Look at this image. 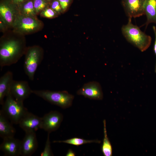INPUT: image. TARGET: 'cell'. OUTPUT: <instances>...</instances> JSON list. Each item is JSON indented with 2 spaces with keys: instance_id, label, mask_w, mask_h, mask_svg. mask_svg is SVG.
<instances>
[{
  "instance_id": "cell-1",
  "label": "cell",
  "mask_w": 156,
  "mask_h": 156,
  "mask_svg": "<svg viewBox=\"0 0 156 156\" xmlns=\"http://www.w3.org/2000/svg\"><path fill=\"white\" fill-rule=\"evenodd\" d=\"M122 34L128 41L141 51L146 50L150 46L151 38L142 31L137 25L132 23L131 18H129L127 23L121 29Z\"/></svg>"
},
{
  "instance_id": "cell-2",
  "label": "cell",
  "mask_w": 156,
  "mask_h": 156,
  "mask_svg": "<svg viewBox=\"0 0 156 156\" xmlns=\"http://www.w3.org/2000/svg\"><path fill=\"white\" fill-rule=\"evenodd\" d=\"M23 52V47L19 41L10 39L3 42L0 48L1 68L17 63Z\"/></svg>"
},
{
  "instance_id": "cell-3",
  "label": "cell",
  "mask_w": 156,
  "mask_h": 156,
  "mask_svg": "<svg viewBox=\"0 0 156 156\" xmlns=\"http://www.w3.org/2000/svg\"><path fill=\"white\" fill-rule=\"evenodd\" d=\"M32 93L63 109L71 107L74 98L73 95L65 90L52 91L48 90H32Z\"/></svg>"
},
{
  "instance_id": "cell-4",
  "label": "cell",
  "mask_w": 156,
  "mask_h": 156,
  "mask_svg": "<svg viewBox=\"0 0 156 156\" xmlns=\"http://www.w3.org/2000/svg\"><path fill=\"white\" fill-rule=\"evenodd\" d=\"M6 97L1 110L12 123L18 124L21 119L28 111L24 106L23 102L16 101L10 92Z\"/></svg>"
},
{
  "instance_id": "cell-5",
  "label": "cell",
  "mask_w": 156,
  "mask_h": 156,
  "mask_svg": "<svg viewBox=\"0 0 156 156\" xmlns=\"http://www.w3.org/2000/svg\"><path fill=\"white\" fill-rule=\"evenodd\" d=\"M41 49L35 47L29 49L26 52L24 63L25 72L31 81L34 79V75L43 59Z\"/></svg>"
},
{
  "instance_id": "cell-6",
  "label": "cell",
  "mask_w": 156,
  "mask_h": 156,
  "mask_svg": "<svg viewBox=\"0 0 156 156\" xmlns=\"http://www.w3.org/2000/svg\"><path fill=\"white\" fill-rule=\"evenodd\" d=\"M63 119L62 114L57 111H51L41 117V129L48 133L57 130Z\"/></svg>"
},
{
  "instance_id": "cell-7",
  "label": "cell",
  "mask_w": 156,
  "mask_h": 156,
  "mask_svg": "<svg viewBox=\"0 0 156 156\" xmlns=\"http://www.w3.org/2000/svg\"><path fill=\"white\" fill-rule=\"evenodd\" d=\"M77 94L92 100H101L103 98V93L101 85L96 81L85 83L77 91Z\"/></svg>"
},
{
  "instance_id": "cell-8",
  "label": "cell",
  "mask_w": 156,
  "mask_h": 156,
  "mask_svg": "<svg viewBox=\"0 0 156 156\" xmlns=\"http://www.w3.org/2000/svg\"><path fill=\"white\" fill-rule=\"evenodd\" d=\"M32 90L27 81L13 80L10 92L16 101L23 102L32 93Z\"/></svg>"
},
{
  "instance_id": "cell-9",
  "label": "cell",
  "mask_w": 156,
  "mask_h": 156,
  "mask_svg": "<svg viewBox=\"0 0 156 156\" xmlns=\"http://www.w3.org/2000/svg\"><path fill=\"white\" fill-rule=\"evenodd\" d=\"M144 0H121L125 13L129 18H137L144 14Z\"/></svg>"
},
{
  "instance_id": "cell-10",
  "label": "cell",
  "mask_w": 156,
  "mask_h": 156,
  "mask_svg": "<svg viewBox=\"0 0 156 156\" xmlns=\"http://www.w3.org/2000/svg\"><path fill=\"white\" fill-rule=\"evenodd\" d=\"M18 125L25 132H36L41 129V117L28 111L21 119Z\"/></svg>"
},
{
  "instance_id": "cell-11",
  "label": "cell",
  "mask_w": 156,
  "mask_h": 156,
  "mask_svg": "<svg viewBox=\"0 0 156 156\" xmlns=\"http://www.w3.org/2000/svg\"><path fill=\"white\" fill-rule=\"evenodd\" d=\"M38 147V142L35 132H25V137L21 140V155H31L36 151Z\"/></svg>"
},
{
  "instance_id": "cell-12",
  "label": "cell",
  "mask_w": 156,
  "mask_h": 156,
  "mask_svg": "<svg viewBox=\"0 0 156 156\" xmlns=\"http://www.w3.org/2000/svg\"><path fill=\"white\" fill-rule=\"evenodd\" d=\"M3 139L0 145V149L5 155H21V140L14 138V137H7Z\"/></svg>"
},
{
  "instance_id": "cell-13",
  "label": "cell",
  "mask_w": 156,
  "mask_h": 156,
  "mask_svg": "<svg viewBox=\"0 0 156 156\" xmlns=\"http://www.w3.org/2000/svg\"><path fill=\"white\" fill-rule=\"evenodd\" d=\"M15 24L20 30L26 32L33 31L39 27L38 22L31 17L27 16L19 17Z\"/></svg>"
},
{
  "instance_id": "cell-14",
  "label": "cell",
  "mask_w": 156,
  "mask_h": 156,
  "mask_svg": "<svg viewBox=\"0 0 156 156\" xmlns=\"http://www.w3.org/2000/svg\"><path fill=\"white\" fill-rule=\"evenodd\" d=\"M13 79V74L10 71L6 72L0 78V104L2 105L4 98L10 92V90Z\"/></svg>"
},
{
  "instance_id": "cell-15",
  "label": "cell",
  "mask_w": 156,
  "mask_h": 156,
  "mask_svg": "<svg viewBox=\"0 0 156 156\" xmlns=\"http://www.w3.org/2000/svg\"><path fill=\"white\" fill-rule=\"evenodd\" d=\"M1 109L0 111V136L3 139L14 137L16 130Z\"/></svg>"
},
{
  "instance_id": "cell-16",
  "label": "cell",
  "mask_w": 156,
  "mask_h": 156,
  "mask_svg": "<svg viewBox=\"0 0 156 156\" xmlns=\"http://www.w3.org/2000/svg\"><path fill=\"white\" fill-rule=\"evenodd\" d=\"M144 10L147 18L146 26L151 23L156 24V0H144Z\"/></svg>"
},
{
  "instance_id": "cell-17",
  "label": "cell",
  "mask_w": 156,
  "mask_h": 156,
  "mask_svg": "<svg viewBox=\"0 0 156 156\" xmlns=\"http://www.w3.org/2000/svg\"><path fill=\"white\" fill-rule=\"evenodd\" d=\"M104 138L101 146L102 152L105 156H111L112 155V147L107 135L105 120H103Z\"/></svg>"
},
{
  "instance_id": "cell-18",
  "label": "cell",
  "mask_w": 156,
  "mask_h": 156,
  "mask_svg": "<svg viewBox=\"0 0 156 156\" xmlns=\"http://www.w3.org/2000/svg\"><path fill=\"white\" fill-rule=\"evenodd\" d=\"M53 142L63 143L79 146L83 144L92 143H99L100 141L97 140H87L81 138L74 137L63 140H54Z\"/></svg>"
},
{
  "instance_id": "cell-19",
  "label": "cell",
  "mask_w": 156,
  "mask_h": 156,
  "mask_svg": "<svg viewBox=\"0 0 156 156\" xmlns=\"http://www.w3.org/2000/svg\"><path fill=\"white\" fill-rule=\"evenodd\" d=\"M0 16L5 22L11 23L14 19V14L12 10L7 6L1 5L0 6Z\"/></svg>"
},
{
  "instance_id": "cell-20",
  "label": "cell",
  "mask_w": 156,
  "mask_h": 156,
  "mask_svg": "<svg viewBox=\"0 0 156 156\" xmlns=\"http://www.w3.org/2000/svg\"><path fill=\"white\" fill-rule=\"evenodd\" d=\"M23 12L25 16L32 17L35 15L36 12L32 1H28L24 5Z\"/></svg>"
},
{
  "instance_id": "cell-21",
  "label": "cell",
  "mask_w": 156,
  "mask_h": 156,
  "mask_svg": "<svg viewBox=\"0 0 156 156\" xmlns=\"http://www.w3.org/2000/svg\"><path fill=\"white\" fill-rule=\"evenodd\" d=\"M50 134L49 133H48L47 138L44 149L40 154L41 156H53L51 148Z\"/></svg>"
},
{
  "instance_id": "cell-22",
  "label": "cell",
  "mask_w": 156,
  "mask_h": 156,
  "mask_svg": "<svg viewBox=\"0 0 156 156\" xmlns=\"http://www.w3.org/2000/svg\"><path fill=\"white\" fill-rule=\"evenodd\" d=\"M34 6L36 12L38 13L43 9L46 3L43 0H34Z\"/></svg>"
},
{
  "instance_id": "cell-23",
  "label": "cell",
  "mask_w": 156,
  "mask_h": 156,
  "mask_svg": "<svg viewBox=\"0 0 156 156\" xmlns=\"http://www.w3.org/2000/svg\"><path fill=\"white\" fill-rule=\"evenodd\" d=\"M42 15L45 17L51 18L53 17L55 14V11L51 8H48L42 12Z\"/></svg>"
},
{
  "instance_id": "cell-24",
  "label": "cell",
  "mask_w": 156,
  "mask_h": 156,
  "mask_svg": "<svg viewBox=\"0 0 156 156\" xmlns=\"http://www.w3.org/2000/svg\"><path fill=\"white\" fill-rule=\"evenodd\" d=\"M51 8L55 11L60 12L62 8L59 1H55L53 2L51 5Z\"/></svg>"
},
{
  "instance_id": "cell-25",
  "label": "cell",
  "mask_w": 156,
  "mask_h": 156,
  "mask_svg": "<svg viewBox=\"0 0 156 156\" xmlns=\"http://www.w3.org/2000/svg\"><path fill=\"white\" fill-rule=\"evenodd\" d=\"M62 9L66 10L71 0H58Z\"/></svg>"
},
{
  "instance_id": "cell-26",
  "label": "cell",
  "mask_w": 156,
  "mask_h": 156,
  "mask_svg": "<svg viewBox=\"0 0 156 156\" xmlns=\"http://www.w3.org/2000/svg\"><path fill=\"white\" fill-rule=\"evenodd\" d=\"M153 29L154 33L155 36V40L153 46V50L156 58V27L155 26H153ZM155 73H156V60L155 66Z\"/></svg>"
},
{
  "instance_id": "cell-27",
  "label": "cell",
  "mask_w": 156,
  "mask_h": 156,
  "mask_svg": "<svg viewBox=\"0 0 156 156\" xmlns=\"http://www.w3.org/2000/svg\"><path fill=\"white\" fill-rule=\"evenodd\" d=\"M76 155V153L72 150L69 149L68 150L66 153V156H75Z\"/></svg>"
},
{
  "instance_id": "cell-28",
  "label": "cell",
  "mask_w": 156,
  "mask_h": 156,
  "mask_svg": "<svg viewBox=\"0 0 156 156\" xmlns=\"http://www.w3.org/2000/svg\"><path fill=\"white\" fill-rule=\"evenodd\" d=\"M25 0H14V1L16 3H20L22 2Z\"/></svg>"
},
{
  "instance_id": "cell-29",
  "label": "cell",
  "mask_w": 156,
  "mask_h": 156,
  "mask_svg": "<svg viewBox=\"0 0 156 156\" xmlns=\"http://www.w3.org/2000/svg\"></svg>"
}]
</instances>
